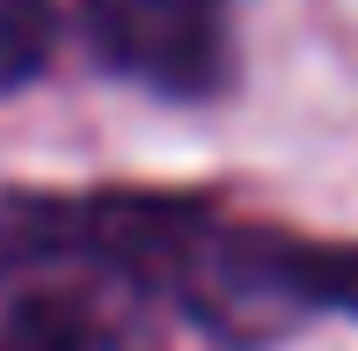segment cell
<instances>
[{
	"label": "cell",
	"instance_id": "obj_1",
	"mask_svg": "<svg viewBox=\"0 0 358 351\" xmlns=\"http://www.w3.org/2000/svg\"><path fill=\"white\" fill-rule=\"evenodd\" d=\"M213 198L0 190V351H146Z\"/></svg>",
	"mask_w": 358,
	"mask_h": 351
},
{
	"label": "cell",
	"instance_id": "obj_2",
	"mask_svg": "<svg viewBox=\"0 0 358 351\" xmlns=\"http://www.w3.org/2000/svg\"><path fill=\"white\" fill-rule=\"evenodd\" d=\"M169 300L220 344H271L315 315H358V242L234 227L213 205L176 257Z\"/></svg>",
	"mask_w": 358,
	"mask_h": 351
},
{
	"label": "cell",
	"instance_id": "obj_3",
	"mask_svg": "<svg viewBox=\"0 0 358 351\" xmlns=\"http://www.w3.org/2000/svg\"><path fill=\"white\" fill-rule=\"evenodd\" d=\"M95 66L169 103H205L234 81L227 0H80Z\"/></svg>",
	"mask_w": 358,
	"mask_h": 351
},
{
	"label": "cell",
	"instance_id": "obj_4",
	"mask_svg": "<svg viewBox=\"0 0 358 351\" xmlns=\"http://www.w3.org/2000/svg\"><path fill=\"white\" fill-rule=\"evenodd\" d=\"M59 52V0H0V95L29 88Z\"/></svg>",
	"mask_w": 358,
	"mask_h": 351
}]
</instances>
